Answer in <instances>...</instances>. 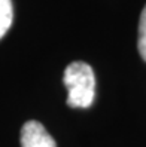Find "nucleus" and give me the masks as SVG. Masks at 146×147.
<instances>
[{"instance_id": "4", "label": "nucleus", "mask_w": 146, "mask_h": 147, "mask_svg": "<svg viewBox=\"0 0 146 147\" xmlns=\"http://www.w3.org/2000/svg\"><path fill=\"white\" fill-rule=\"evenodd\" d=\"M137 49L139 54L146 63V5L142 11L140 21H139V39H137Z\"/></svg>"}, {"instance_id": "2", "label": "nucleus", "mask_w": 146, "mask_h": 147, "mask_svg": "<svg viewBox=\"0 0 146 147\" xmlns=\"http://www.w3.org/2000/svg\"><path fill=\"white\" fill-rule=\"evenodd\" d=\"M21 147H57V144L40 122L29 120L21 129Z\"/></svg>"}, {"instance_id": "1", "label": "nucleus", "mask_w": 146, "mask_h": 147, "mask_svg": "<svg viewBox=\"0 0 146 147\" xmlns=\"http://www.w3.org/2000/svg\"><path fill=\"white\" fill-rule=\"evenodd\" d=\"M63 82L67 88V106L73 109H87L96 97V76L90 64L73 61L63 74Z\"/></svg>"}, {"instance_id": "3", "label": "nucleus", "mask_w": 146, "mask_h": 147, "mask_svg": "<svg viewBox=\"0 0 146 147\" xmlns=\"http://www.w3.org/2000/svg\"><path fill=\"white\" fill-rule=\"evenodd\" d=\"M14 20L12 0H0V39L7 33Z\"/></svg>"}]
</instances>
